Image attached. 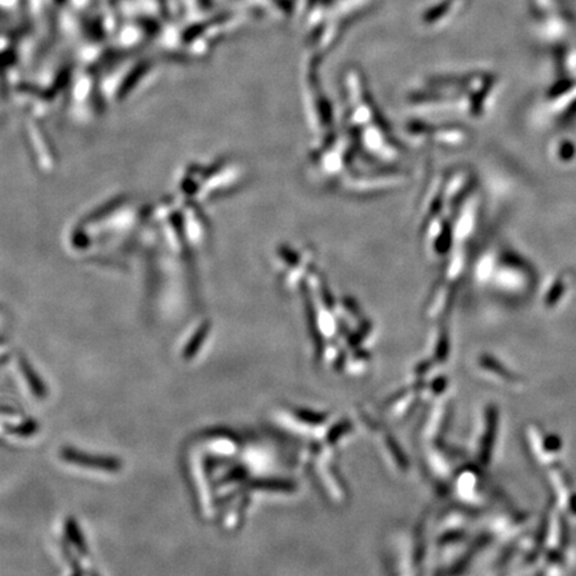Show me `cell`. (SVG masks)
Instances as JSON below:
<instances>
[{
  "label": "cell",
  "mask_w": 576,
  "mask_h": 576,
  "mask_svg": "<svg viewBox=\"0 0 576 576\" xmlns=\"http://www.w3.org/2000/svg\"><path fill=\"white\" fill-rule=\"evenodd\" d=\"M62 456L67 462L79 464V466H86V467H95V469H106V471H116V469H119V462L116 460L87 455V454H81L79 451L63 450Z\"/></svg>",
  "instance_id": "6da1fadb"
}]
</instances>
